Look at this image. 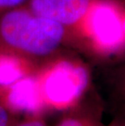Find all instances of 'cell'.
Instances as JSON below:
<instances>
[{
    "label": "cell",
    "mask_w": 125,
    "mask_h": 126,
    "mask_svg": "<svg viewBox=\"0 0 125 126\" xmlns=\"http://www.w3.org/2000/svg\"><path fill=\"white\" fill-rule=\"evenodd\" d=\"M65 27L40 16L28 7L0 15V51H10L30 60L52 54L62 43Z\"/></svg>",
    "instance_id": "obj_1"
},
{
    "label": "cell",
    "mask_w": 125,
    "mask_h": 126,
    "mask_svg": "<svg viewBox=\"0 0 125 126\" xmlns=\"http://www.w3.org/2000/svg\"><path fill=\"white\" fill-rule=\"evenodd\" d=\"M37 77L46 111H68L73 108L89 85L87 69L68 60L51 63L37 73Z\"/></svg>",
    "instance_id": "obj_2"
},
{
    "label": "cell",
    "mask_w": 125,
    "mask_h": 126,
    "mask_svg": "<svg viewBox=\"0 0 125 126\" xmlns=\"http://www.w3.org/2000/svg\"><path fill=\"white\" fill-rule=\"evenodd\" d=\"M89 11V29L97 43L106 49L118 47L125 36L119 13L107 3L97 4Z\"/></svg>",
    "instance_id": "obj_3"
},
{
    "label": "cell",
    "mask_w": 125,
    "mask_h": 126,
    "mask_svg": "<svg viewBox=\"0 0 125 126\" xmlns=\"http://www.w3.org/2000/svg\"><path fill=\"white\" fill-rule=\"evenodd\" d=\"M0 98L17 115L43 114L46 111L37 73L24 77L1 94Z\"/></svg>",
    "instance_id": "obj_4"
},
{
    "label": "cell",
    "mask_w": 125,
    "mask_h": 126,
    "mask_svg": "<svg viewBox=\"0 0 125 126\" xmlns=\"http://www.w3.org/2000/svg\"><path fill=\"white\" fill-rule=\"evenodd\" d=\"M27 3L34 14L65 27L75 25L85 16L91 0H28Z\"/></svg>",
    "instance_id": "obj_5"
},
{
    "label": "cell",
    "mask_w": 125,
    "mask_h": 126,
    "mask_svg": "<svg viewBox=\"0 0 125 126\" xmlns=\"http://www.w3.org/2000/svg\"><path fill=\"white\" fill-rule=\"evenodd\" d=\"M104 105L98 98L84 103L81 100L68 110L55 126H105L102 123Z\"/></svg>",
    "instance_id": "obj_6"
},
{
    "label": "cell",
    "mask_w": 125,
    "mask_h": 126,
    "mask_svg": "<svg viewBox=\"0 0 125 126\" xmlns=\"http://www.w3.org/2000/svg\"><path fill=\"white\" fill-rule=\"evenodd\" d=\"M30 60L10 51H0V94L24 77L34 74Z\"/></svg>",
    "instance_id": "obj_7"
},
{
    "label": "cell",
    "mask_w": 125,
    "mask_h": 126,
    "mask_svg": "<svg viewBox=\"0 0 125 126\" xmlns=\"http://www.w3.org/2000/svg\"><path fill=\"white\" fill-rule=\"evenodd\" d=\"M107 111L125 119V63L109 71L106 77Z\"/></svg>",
    "instance_id": "obj_8"
},
{
    "label": "cell",
    "mask_w": 125,
    "mask_h": 126,
    "mask_svg": "<svg viewBox=\"0 0 125 126\" xmlns=\"http://www.w3.org/2000/svg\"><path fill=\"white\" fill-rule=\"evenodd\" d=\"M18 116L0 98V126H15L19 121Z\"/></svg>",
    "instance_id": "obj_9"
},
{
    "label": "cell",
    "mask_w": 125,
    "mask_h": 126,
    "mask_svg": "<svg viewBox=\"0 0 125 126\" xmlns=\"http://www.w3.org/2000/svg\"><path fill=\"white\" fill-rule=\"evenodd\" d=\"M15 126H48L42 114L25 115L23 119L19 120Z\"/></svg>",
    "instance_id": "obj_10"
},
{
    "label": "cell",
    "mask_w": 125,
    "mask_h": 126,
    "mask_svg": "<svg viewBox=\"0 0 125 126\" xmlns=\"http://www.w3.org/2000/svg\"><path fill=\"white\" fill-rule=\"evenodd\" d=\"M28 0H0V15L17 7H23Z\"/></svg>",
    "instance_id": "obj_11"
},
{
    "label": "cell",
    "mask_w": 125,
    "mask_h": 126,
    "mask_svg": "<svg viewBox=\"0 0 125 126\" xmlns=\"http://www.w3.org/2000/svg\"><path fill=\"white\" fill-rule=\"evenodd\" d=\"M105 126H125V119L119 117H113L111 122Z\"/></svg>",
    "instance_id": "obj_12"
},
{
    "label": "cell",
    "mask_w": 125,
    "mask_h": 126,
    "mask_svg": "<svg viewBox=\"0 0 125 126\" xmlns=\"http://www.w3.org/2000/svg\"><path fill=\"white\" fill-rule=\"evenodd\" d=\"M124 31H125V20L124 21Z\"/></svg>",
    "instance_id": "obj_13"
}]
</instances>
